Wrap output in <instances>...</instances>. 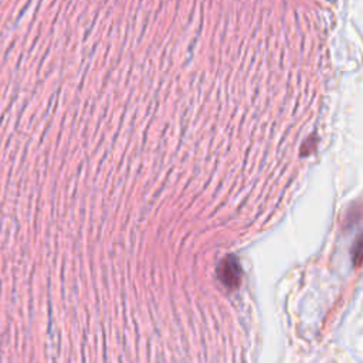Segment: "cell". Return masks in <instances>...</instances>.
I'll return each instance as SVG.
<instances>
[]
</instances>
